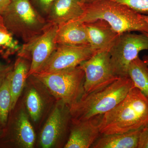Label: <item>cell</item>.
<instances>
[{
  "label": "cell",
  "instance_id": "obj_1",
  "mask_svg": "<svg viewBox=\"0 0 148 148\" xmlns=\"http://www.w3.org/2000/svg\"><path fill=\"white\" fill-rule=\"evenodd\" d=\"M148 125V97L133 86L114 108L102 115V135L123 133Z\"/></svg>",
  "mask_w": 148,
  "mask_h": 148
},
{
  "label": "cell",
  "instance_id": "obj_2",
  "mask_svg": "<svg viewBox=\"0 0 148 148\" xmlns=\"http://www.w3.org/2000/svg\"><path fill=\"white\" fill-rule=\"evenodd\" d=\"M133 86L129 76L119 77L111 84L90 93H84L70 108L72 123L103 115L112 110Z\"/></svg>",
  "mask_w": 148,
  "mask_h": 148
},
{
  "label": "cell",
  "instance_id": "obj_3",
  "mask_svg": "<svg viewBox=\"0 0 148 148\" xmlns=\"http://www.w3.org/2000/svg\"><path fill=\"white\" fill-rule=\"evenodd\" d=\"M84 12L75 20L89 22L101 19L106 21L119 35L132 32L148 36V23L141 14L112 0H98L90 3H82Z\"/></svg>",
  "mask_w": 148,
  "mask_h": 148
},
{
  "label": "cell",
  "instance_id": "obj_4",
  "mask_svg": "<svg viewBox=\"0 0 148 148\" xmlns=\"http://www.w3.org/2000/svg\"><path fill=\"white\" fill-rule=\"evenodd\" d=\"M2 16L8 31L24 43L40 34L48 25L30 0H11Z\"/></svg>",
  "mask_w": 148,
  "mask_h": 148
},
{
  "label": "cell",
  "instance_id": "obj_5",
  "mask_svg": "<svg viewBox=\"0 0 148 148\" xmlns=\"http://www.w3.org/2000/svg\"><path fill=\"white\" fill-rule=\"evenodd\" d=\"M58 101L69 108L84 93L85 74L79 66L55 73L33 75Z\"/></svg>",
  "mask_w": 148,
  "mask_h": 148
},
{
  "label": "cell",
  "instance_id": "obj_6",
  "mask_svg": "<svg viewBox=\"0 0 148 148\" xmlns=\"http://www.w3.org/2000/svg\"><path fill=\"white\" fill-rule=\"evenodd\" d=\"M148 50V36L131 32L120 35L109 51L113 71L119 77L128 76L130 64L139 56L140 51Z\"/></svg>",
  "mask_w": 148,
  "mask_h": 148
},
{
  "label": "cell",
  "instance_id": "obj_7",
  "mask_svg": "<svg viewBox=\"0 0 148 148\" xmlns=\"http://www.w3.org/2000/svg\"><path fill=\"white\" fill-rule=\"evenodd\" d=\"M58 26L48 24L42 33L21 45L17 54L30 61L28 78L38 73L55 50V38Z\"/></svg>",
  "mask_w": 148,
  "mask_h": 148
},
{
  "label": "cell",
  "instance_id": "obj_8",
  "mask_svg": "<svg viewBox=\"0 0 148 148\" xmlns=\"http://www.w3.org/2000/svg\"><path fill=\"white\" fill-rule=\"evenodd\" d=\"M79 66L85 74L84 88L86 94L107 86L119 78L113 71L109 51L96 52Z\"/></svg>",
  "mask_w": 148,
  "mask_h": 148
},
{
  "label": "cell",
  "instance_id": "obj_9",
  "mask_svg": "<svg viewBox=\"0 0 148 148\" xmlns=\"http://www.w3.org/2000/svg\"><path fill=\"white\" fill-rule=\"evenodd\" d=\"M96 53L89 46L57 45L50 57L36 74L50 73L75 68Z\"/></svg>",
  "mask_w": 148,
  "mask_h": 148
},
{
  "label": "cell",
  "instance_id": "obj_10",
  "mask_svg": "<svg viewBox=\"0 0 148 148\" xmlns=\"http://www.w3.org/2000/svg\"><path fill=\"white\" fill-rule=\"evenodd\" d=\"M70 119V108L61 101H58L41 132V147L49 148L57 145L66 135Z\"/></svg>",
  "mask_w": 148,
  "mask_h": 148
},
{
  "label": "cell",
  "instance_id": "obj_11",
  "mask_svg": "<svg viewBox=\"0 0 148 148\" xmlns=\"http://www.w3.org/2000/svg\"><path fill=\"white\" fill-rule=\"evenodd\" d=\"M102 116L73 124L66 148H88L102 135L100 122Z\"/></svg>",
  "mask_w": 148,
  "mask_h": 148
},
{
  "label": "cell",
  "instance_id": "obj_12",
  "mask_svg": "<svg viewBox=\"0 0 148 148\" xmlns=\"http://www.w3.org/2000/svg\"><path fill=\"white\" fill-rule=\"evenodd\" d=\"M84 23V22H83ZM90 48L95 52L109 51L116 42L119 34L106 21L101 19L84 23Z\"/></svg>",
  "mask_w": 148,
  "mask_h": 148
},
{
  "label": "cell",
  "instance_id": "obj_13",
  "mask_svg": "<svg viewBox=\"0 0 148 148\" xmlns=\"http://www.w3.org/2000/svg\"><path fill=\"white\" fill-rule=\"evenodd\" d=\"M84 12L81 0H56L45 18L48 24L58 26L77 19Z\"/></svg>",
  "mask_w": 148,
  "mask_h": 148
},
{
  "label": "cell",
  "instance_id": "obj_14",
  "mask_svg": "<svg viewBox=\"0 0 148 148\" xmlns=\"http://www.w3.org/2000/svg\"><path fill=\"white\" fill-rule=\"evenodd\" d=\"M55 42L59 45L90 46L84 23L74 20L58 26Z\"/></svg>",
  "mask_w": 148,
  "mask_h": 148
},
{
  "label": "cell",
  "instance_id": "obj_15",
  "mask_svg": "<svg viewBox=\"0 0 148 148\" xmlns=\"http://www.w3.org/2000/svg\"><path fill=\"white\" fill-rule=\"evenodd\" d=\"M8 142H11L21 147H33L36 135L29 116L26 112L20 111L8 132Z\"/></svg>",
  "mask_w": 148,
  "mask_h": 148
},
{
  "label": "cell",
  "instance_id": "obj_16",
  "mask_svg": "<svg viewBox=\"0 0 148 148\" xmlns=\"http://www.w3.org/2000/svg\"><path fill=\"white\" fill-rule=\"evenodd\" d=\"M143 128L123 133L102 135L91 148H138Z\"/></svg>",
  "mask_w": 148,
  "mask_h": 148
},
{
  "label": "cell",
  "instance_id": "obj_17",
  "mask_svg": "<svg viewBox=\"0 0 148 148\" xmlns=\"http://www.w3.org/2000/svg\"><path fill=\"white\" fill-rule=\"evenodd\" d=\"M28 60L18 56L10 72V89L11 95L10 112L16 107L18 98L28 78L30 64Z\"/></svg>",
  "mask_w": 148,
  "mask_h": 148
},
{
  "label": "cell",
  "instance_id": "obj_18",
  "mask_svg": "<svg viewBox=\"0 0 148 148\" xmlns=\"http://www.w3.org/2000/svg\"><path fill=\"white\" fill-rule=\"evenodd\" d=\"M127 74L134 87L148 97V66L138 56L130 64Z\"/></svg>",
  "mask_w": 148,
  "mask_h": 148
},
{
  "label": "cell",
  "instance_id": "obj_19",
  "mask_svg": "<svg viewBox=\"0 0 148 148\" xmlns=\"http://www.w3.org/2000/svg\"><path fill=\"white\" fill-rule=\"evenodd\" d=\"M12 69L0 86V127L3 128L6 127L10 112L11 95L10 82Z\"/></svg>",
  "mask_w": 148,
  "mask_h": 148
},
{
  "label": "cell",
  "instance_id": "obj_20",
  "mask_svg": "<svg viewBox=\"0 0 148 148\" xmlns=\"http://www.w3.org/2000/svg\"><path fill=\"white\" fill-rule=\"evenodd\" d=\"M25 102L31 119L35 122L38 121L42 115L44 103L40 94L35 88H31L27 91Z\"/></svg>",
  "mask_w": 148,
  "mask_h": 148
},
{
  "label": "cell",
  "instance_id": "obj_21",
  "mask_svg": "<svg viewBox=\"0 0 148 148\" xmlns=\"http://www.w3.org/2000/svg\"><path fill=\"white\" fill-rule=\"evenodd\" d=\"M21 46L6 28H0V55L3 58L8 59L18 53Z\"/></svg>",
  "mask_w": 148,
  "mask_h": 148
},
{
  "label": "cell",
  "instance_id": "obj_22",
  "mask_svg": "<svg viewBox=\"0 0 148 148\" xmlns=\"http://www.w3.org/2000/svg\"><path fill=\"white\" fill-rule=\"evenodd\" d=\"M141 14L148 15V0H112Z\"/></svg>",
  "mask_w": 148,
  "mask_h": 148
},
{
  "label": "cell",
  "instance_id": "obj_23",
  "mask_svg": "<svg viewBox=\"0 0 148 148\" xmlns=\"http://www.w3.org/2000/svg\"><path fill=\"white\" fill-rule=\"evenodd\" d=\"M56 0H30L36 10L46 18L51 7Z\"/></svg>",
  "mask_w": 148,
  "mask_h": 148
},
{
  "label": "cell",
  "instance_id": "obj_24",
  "mask_svg": "<svg viewBox=\"0 0 148 148\" xmlns=\"http://www.w3.org/2000/svg\"><path fill=\"white\" fill-rule=\"evenodd\" d=\"M138 148H148V125L142 129Z\"/></svg>",
  "mask_w": 148,
  "mask_h": 148
},
{
  "label": "cell",
  "instance_id": "obj_25",
  "mask_svg": "<svg viewBox=\"0 0 148 148\" xmlns=\"http://www.w3.org/2000/svg\"><path fill=\"white\" fill-rule=\"evenodd\" d=\"M12 67V66H4L0 63V86Z\"/></svg>",
  "mask_w": 148,
  "mask_h": 148
},
{
  "label": "cell",
  "instance_id": "obj_26",
  "mask_svg": "<svg viewBox=\"0 0 148 148\" xmlns=\"http://www.w3.org/2000/svg\"><path fill=\"white\" fill-rule=\"evenodd\" d=\"M11 0H0V14H2L10 3Z\"/></svg>",
  "mask_w": 148,
  "mask_h": 148
},
{
  "label": "cell",
  "instance_id": "obj_27",
  "mask_svg": "<svg viewBox=\"0 0 148 148\" xmlns=\"http://www.w3.org/2000/svg\"><path fill=\"white\" fill-rule=\"evenodd\" d=\"M0 28H6L4 24L3 16L1 14H0Z\"/></svg>",
  "mask_w": 148,
  "mask_h": 148
},
{
  "label": "cell",
  "instance_id": "obj_28",
  "mask_svg": "<svg viewBox=\"0 0 148 148\" xmlns=\"http://www.w3.org/2000/svg\"><path fill=\"white\" fill-rule=\"evenodd\" d=\"M82 2L84 3H90L98 1V0H81Z\"/></svg>",
  "mask_w": 148,
  "mask_h": 148
},
{
  "label": "cell",
  "instance_id": "obj_29",
  "mask_svg": "<svg viewBox=\"0 0 148 148\" xmlns=\"http://www.w3.org/2000/svg\"><path fill=\"white\" fill-rule=\"evenodd\" d=\"M143 60L145 61V63L147 64L148 66V55L144 56Z\"/></svg>",
  "mask_w": 148,
  "mask_h": 148
},
{
  "label": "cell",
  "instance_id": "obj_30",
  "mask_svg": "<svg viewBox=\"0 0 148 148\" xmlns=\"http://www.w3.org/2000/svg\"><path fill=\"white\" fill-rule=\"evenodd\" d=\"M141 16H142V18H143L147 23H148V15L141 14Z\"/></svg>",
  "mask_w": 148,
  "mask_h": 148
}]
</instances>
